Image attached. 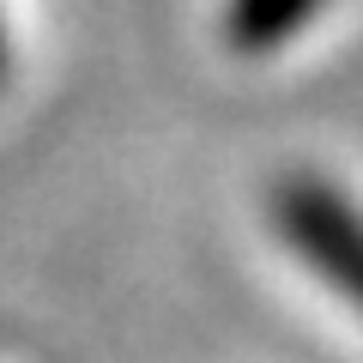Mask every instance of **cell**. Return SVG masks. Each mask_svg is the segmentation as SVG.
Here are the masks:
<instances>
[{"mask_svg":"<svg viewBox=\"0 0 363 363\" xmlns=\"http://www.w3.org/2000/svg\"><path fill=\"white\" fill-rule=\"evenodd\" d=\"M272 224L321 272L327 285L363 309V212L321 176H285L272 188Z\"/></svg>","mask_w":363,"mask_h":363,"instance_id":"6da1fadb","label":"cell"},{"mask_svg":"<svg viewBox=\"0 0 363 363\" xmlns=\"http://www.w3.org/2000/svg\"><path fill=\"white\" fill-rule=\"evenodd\" d=\"M321 6L327 0H230L224 6V43L236 55H272L297 30H309Z\"/></svg>","mask_w":363,"mask_h":363,"instance_id":"7a4b0ae2","label":"cell"},{"mask_svg":"<svg viewBox=\"0 0 363 363\" xmlns=\"http://www.w3.org/2000/svg\"><path fill=\"white\" fill-rule=\"evenodd\" d=\"M0 79H6V18H0Z\"/></svg>","mask_w":363,"mask_h":363,"instance_id":"3957f363","label":"cell"}]
</instances>
